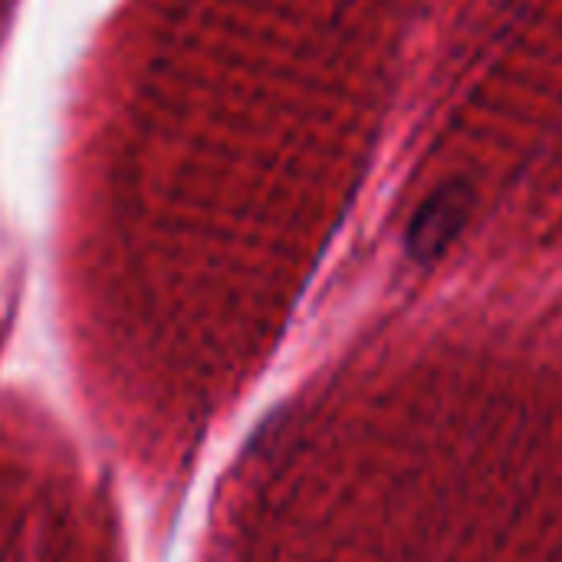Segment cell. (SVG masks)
I'll return each instance as SVG.
<instances>
[{
  "instance_id": "obj_1",
  "label": "cell",
  "mask_w": 562,
  "mask_h": 562,
  "mask_svg": "<svg viewBox=\"0 0 562 562\" xmlns=\"http://www.w3.org/2000/svg\"><path fill=\"white\" fill-rule=\"evenodd\" d=\"M474 191L464 181H448L422 201L408 224V250L415 260H438L468 227Z\"/></svg>"
}]
</instances>
